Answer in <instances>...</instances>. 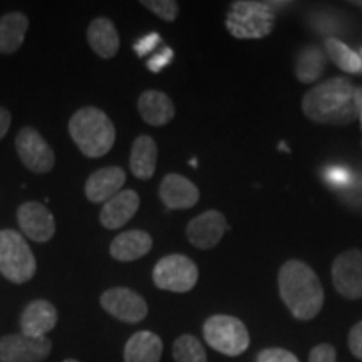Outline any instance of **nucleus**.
<instances>
[{
    "mask_svg": "<svg viewBox=\"0 0 362 362\" xmlns=\"http://www.w3.org/2000/svg\"><path fill=\"white\" fill-rule=\"evenodd\" d=\"M257 362H300L297 359L296 354L291 351L280 349V347H270V349H264L257 356Z\"/></svg>",
    "mask_w": 362,
    "mask_h": 362,
    "instance_id": "obj_28",
    "label": "nucleus"
},
{
    "mask_svg": "<svg viewBox=\"0 0 362 362\" xmlns=\"http://www.w3.org/2000/svg\"><path fill=\"white\" fill-rule=\"evenodd\" d=\"M160 198L166 208L187 210L197 205L200 200V192L188 178L178 173H170L161 181Z\"/></svg>",
    "mask_w": 362,
    "mask_h": 362,
    "instance_id": "obj_14",
    "label": "nucleus"
},
{
    "mask_svg": "<svg viewBox=\"0 0 362 362\" xmlns=\"http://www.w3.org/2000/svg\"><path fill=\"white\" fill-rule=\"evenodd\" d=\"M279 293L298 320H312L324 305V288L305 262L288 260L279 270Z\"/></svg>",
    "mask_w": 362,
    "mask_h": 362,
    "instance_id": "obj_1",
    "label": "nucleus"
},
{
    "mask_svg": "<svg viewBox=\"0 0 362 362\" xmlns=\"http://www.w3.org/2000/svg\"><path fill=\"white\" fill-rule=\"evenodd\" d=\"M356 88L344 78H334L312 88L304 96L302 110L309 119L324 126H346L357 119Z\"/></svg>",
    "mask_w": 362,
    "mask_h": 362,
    "instance_id": "obj_2",
    "label": "nucleus"
},
{
    "mask_svg": "<svg viewBox=\"0 0 362 362\" xmlns=\"http://www.w3.org/2000/svg\"><path fill=\"white\" fill-rule=\"evenodd\" d=\"M126 173L119 166H107L94 171L86 181V197L93 203H106L121 192Z\"/></svg>",
    "mask_w": 362,
    "mask_h": 362,
    "instance_id": "obj_15",
    "label": "nucleus"
},
{
    "mask_svg": "<svg viewBox=\"0 0 362 362\" xmlns=\"http://www.w3.org/2000/svg\"><path fill=\"white\" fill-rule=\"evenodd\" d=\"M62 362H79L78 359H66V361H62Z\"/></svg>",
    "mask_w": 362,
    "mask_h": 362,
    "instance_id": "obj_36",
    "label": "nucleus"
},
{
    "mask_svg": "<svg viewBox=\"0 0 362 362\" xmlns=\"http://www.w3.org/2000/svg\"><path fill=\"white\" fill-rule=\"evenodd\" d=\"M347 344H349V351L352 352V356L362 361V320L351 329Z\"/></svg>",
    "mask_w": 362,
    "mask_h": 362,
    "instance_id": "obj_30",
    "label": "nucleus"
},
{
    "mask_svg": "<svg viewBox=\"0 0 362 362\" xmlns=\"http://www.w3.org/2000/svg\"><path fill=\"white\" fill-rule=\"evenodd\" d=\"M29 19L22 12H11L0 17V54H12L21 49L25 39Z\"/></svg>",
    "mask_w": 362,
    "mask_h": 362,
    "instance_id": "obj_23",
    "label": "nucleus"
},
{
    "mask_svg": "<svg viewBox=\"0 0 362 362\" xmlns=\"http://www.w3.org/2000/svg\"><path fill=\"white\" fill-rule=\"evenodd\" d=\"M88 42L94 52L103 59L115 57L119 51V34L112 21L98 17L89 24Z\"/></svg>",
    "mask_w": 362,
    "mask_h": 362,
    "instance_id": "obj_21",
    "label": "nucleus"
},
{
    "mask_svg": "<svg viewBox=\"0 0 362 362\" xmlns=\"http://www.w3.org/2000/svg\"><path fill=\"white\" fill-rule=\"evenodd\" d=\"M138 110L144 123L151 126H165L175 117V104L161 90L149 89L138 99Z\"/></svg>",
    "mask_w": 362,
    "mask_h": 362,
    "instance_id": "obj_19",
    "label": "nucleus"
},
{
    "mask_svg": "<svg viewBox=\"0 0 362 362\" xmlns=\"http://www.w3.org/2000/svg\"><path fill=\"white\" fill-rule=\"evenodd\" d=\"M332 282L342 297L349 300L362 298V250L351 248L334 260Z\"/></svg>",
    "mask_w": 362,
    "mask_h": 362,
    "instance_id": "obj_11",
    "label": "nucleus"
},
{
    "mask_svg": "<svg viewBox=\"0 0 362 362\" xmlns=\"http://www.w3.org/2000/svg\"><path fill=\"white\" fill-rule=\"evenodd\" d=\"M57 324V309L49 300L37 298L25 307L21 315L22 334L30 337H45Z\"/></svg>",
    "mask_w": 362,
    "mask_h": 362,
    "instance_id": "obj_16",
    "label": "nucleus"
},
{
    "mask_svg": "<svg viewBox=\"0 0 362 362\" xmlns=\"http://www.w3.org/2000/svg\"><path fill=\"white\" fill-rule=\"evenodd\" d=\"M325 178H327V181H330V183L347 185L351 181V173H349V171L342 170V168H336V170L327 171Z\"/></svg>",
    "mask_w": 362,
    "mask_h": 362,
    "instance_id": "obj_33",
    "label": "nucleus"
},
{
    "mask_svg": "<svg viewBox=\"0 0 362 362\" xmlns=\"http://www.w3.org/2000/svg\"><path fill=\"white\" fill-rule=\"evenodd\" d=\"M35 269V257L25 238L13 230H0V274L12 284H25Z\"/></svg>",
    "mask_w": 362,
    "mask_h": 362,
    "instance_id": "obj_5",
    "label": "nucleus"
},
{
    "mask_svg": "<svg viewBox=\"0 0 362 362\" xmlns=\"http://www.w3.org/2000/svg\"><path fill=\"white\" fill-rule=\"evenodd\" d=\"M203 337L211 349L228 357L243 354L250 346V334L242 320L233 315H211L203 324Z\"/></svg>",
    "mask_w": 362,
    "mask_h": 362,
    "instance_id": "obj_6",
    "label": "nucleus"
},
{
    "mask_svg": "<svg viewBox=\"0 0 362 362\" xmlns=\"http://www.w3.org/2000/svg\"><path fill=\"white\" fill-rule=\"evenodd\" d=\"M11 121H12L11 112H8V110H6V107L0 106V139L7 134L8 128H11Z\"/></svg>",
    "mask_w": 362,
    "mask_h": 362,
    "instance_id": "obj_34",
    "label": "nucleus"
},
{
    "mask_svg": "<svg viewBox=\"0 0 362 362\" xmlns=\"http://www.w3.org/2000/svg\"><path fill=\"white\" fill-rule=\"evenodd\" d=\"M158 146L151 136H139L131 148L129 166L136 178L149 180L156 171Z\"/></svg>",
    "mask_w": 362,
    "mask_h": 362,
    "instance_id": "obj_22",
    "label": "nucleus"
},
{
    "mask_svg": "<svg viewBox=\"0 0 362 362\" xmlns=\"http://www.w3.org/2000/svg\"><path fill=\"white\" fill-rule=\"evenodd\" d=\"M161 42V37L158 34H148L146 37H143V39H139L138 42L134 44V51L138 52V56H146V54L149 52V51H153V49L156 47L158 44Z\"/></svg>",
    "mask_w": 362,
    "mask_h": 362,
    "instance_id": "obj_31",
    "label": "nucleus"
},
{
    "mask_svg": "<svg viewBox=\"0 0 362 362\" xmlns=\"http://www.w3.org/2000/svg\"><path fill=\"white\" fill-rule=\"evenodd\" d=\"M153 282L158 288L168 292H189L198 282V267L192 259L173 253L155 265Z\"/></svg>",
    "mask_w": 362,
    "mask_h": 362,
    "instance_id": "obj_7",
    "label": "nucleus"
},
{
    "mask_svg": "<svg viewBox=\"0 0 362 362\" xmlns=\"http://www.w3.org/2000/svg\"><path fill=\"white\" fill-rule=\"evenodd\" d=\"M16 149L22 165L33 173H49L54 168L56 158L52 148L37 129L30 126L22 128L16 138Z\"/></svg>",
    "mask_w": 362,
    "mask_h": 362,
    "instance_id": "obj_8",
    "label": "nucleus"
},
{
    "mask_svg": "<svg viewBox=\"0 0 362 362\" xmlns=\"http://www.w3.org/2000/svg\"><path fill=\"white\" fill-rule=\"evenodd\" d=\"M69 134L81 153L88 158L104 156L116 141V129L110 116L93 106L83 107L72 115Z\"/></svg>",
    "mask_w": 362,
    "mask_h": 362,
    "instance_id": "obj_3",
    "label": "nucleus"
},
{
    "mask_svg": "<svg viewBox=\"0 0 362 362\" xmlns=\"http://www.w3.org/2000/svg\"><path fill=\"white\" fill-rule=\"evenodd\" d=\"M171 59H173V51H171V49H168V47H165L160 54H156V56L153 57L151 61H148L149 71H153V72L161 71L163 67L168 64Z\"/></svg>",
    "mask_w": 362,
    "mask_h": 362,
    "instance_id": "obj_32",
    "label": "nucleus"
},
{
    "mask_svg": "<svg viewBox=\"0 0 362 362\" xmlns=\"http://www.w3.org/2000/svg\"><path fill=\"white\" fill-rule=\"evenodd\" d=\"M354 99H356L357 117H359V121H361V129H362V88H356Z\"/></svg>",
    "mask_w": 362,
    "mask_h": 362,
    "instance_id": "obj_35",
    "label": "nucleus"
},
{
    "mask_svg": "<svg viewBox=\"0 0 362 362\" xmlns=\"http://www.w3.org/2000/svg\"><path fill=\"white\" fill-rule=\"evenodd\" d=\"M163 341L151 330H139L128 339L124 346V362H160Z\"/></svg>",
    "mask_w": 362,
    "mask_h": 362,
    "instance_id": "obj_20",
    "label": "nucleus"
},
{
    "mask_svg": "<svg viewBox=\"0 0 362 362\" xmlns=\"http://www.w3.org/2000/svg\"><path fill=\"white\" fill-rule=\"evenodd\" d=\"M325 69V54L320 47L309 45L298 52L296 61V74L300 83H314L317 78H320Z\"/></svg>",
    "mask_w": 362,
    "mask_h": 362,
    "instance_id": "obj_24",
    "label": "nucleus"
},
{
    "mask_svg": "<svg viewBox=\"0 0 362 362\" xmlns=\"http://www.w3.org/2000/svg\"><path fill=\"white\" fill-rule=\"evenodd\" d=\"M143 7H146L148 11L156 13L158 17L166 22H173L178 17L180 7L178 4L173 2V0H143Z\"/></svg>",
    "mask_w": 362,
    "mask_h": 362,
    "instance_id": "obj_27",
    "label": "nucleus"
},
{
    "mask_svg": "<svg viewBox=\"0 0 362 362\" xmlns=\"http://www.w3.org/2000/svg\"><path fill=\"white\" fill-rule=\"evenodd\" d=\"M153 248L151 235L143 230H129L124 232L111 242L110 253L117 262H133L148 255Z\"/></svg>",
    "mask_w": 362,
    "mask_h": 362,
    "instance_id": "obj_18",
    "label": "nucleus"
},
{
    "mask_svg": "<svg viewBox=\"0 0 362 362\" xmlns=\"http://www.w3.org/2000/svg\"><path fill=\"white\" fill-rule=\"evenodd\" d=\"M51 352L49 337H30L22 332L0 337V362H42Z\"/></svg>",
    "mask_w": 362,
    "mask_h": 362,
    "instance_id": "obj_9",
    "label": "nucleus"
},
{
    "mask_svg": "<svg viewBox=\"0 0 362 362\" xmlns=\"http://www.w3.org/2000/svg\"><path fill=\"white\" fill-rule=\"evenodd\" d=\"M309 362H337V354L330 344H319L309 354Z\"/></svg>",
    "mask_w": 362,
    "mask_h": 362,
    "instance_id": "obj_29",
    "label": "nucleus"
},
{
    "mask_svg": "<svg viewBox=\"0 0 362 362\" xmlns=\"http://www.w3.org/2000/svg\"><path fill=\"white\" fill-rule=\"evenodd\" d=\"M228 228L223 214L216 210H208L198 215L187 226V237L189 243L202 250H210L216 247Z\"/></svg>",
    "mask_w": 362,
    "mask_h": 362,
    "instance_id": "obj_13",
    "label": "nucleus"
},
{
    "mask_svg": "<svg viewBox=\"0 0 362 362\" xmlns=\"http://www.w3.org/2000/svg\"><path fill=\"white\" fill-rule=\"evenodd\" d=\"M226 29L235 39H264L275 27V12L270 4L238 0L226 13Z\"/></svg>",
    "mask_w": 362,
    "mask_h": 362,
    "instance_id": "obj_4",
    "label": "nucleus"
},
{
    "mask_svg": "<svg viewBox=\"0 0 362 362\" xmlns=\"http://www.w3.org/2000/svg\"><path fill=\"white\" fill-rule=\"evenodd\" d=\"M17 223L27 238L37 243L49 242L56 233L54 215L49 211V208L37 202L22 203L17 210Z\"/></svg>",
    "mask_w": 362,
    "mask_h": 362,
    "instance_id": "obj_12",
    "label": "nucleus"
},
{
    "mask_svg": "<svg viewBox=\"0 0 362 362\" xmlns=\"http://www.w3.org/2000/svg\"><path fill=\"white\" fill-rule=\"evenodd\" d=\"M325 54H327L330 61L336 64L339 69L349 74H357L362 71V59L359 54L347 47L346 44L336 37H329L324 44Z\"/></svg>",
    "mask_w": 362,
    "mask_h": 362,
    "instance_id": "obj_25",
    "label": "nucleus"
},
{
    "mask_svg": "<svg viewBox=\"0 0 362 362\" xmlns=\"http://www.w3.org/2000/svg\"><path fill=\"white\" fill-rule=\"evenodd\" d=\"M101 307L115 319L126 324H138L148 315L146 300L128 287H115L104 292Z\"/></svg>",
    "mask_w": 362,
    "mask_h": 362,
    "instance_id": "obj_10",
    "label": "nucleus"
},
{
    "mask_svg": "<svg viewBox=\"0 0 362 362\" xmlns=\"http://www.w3.org/2000/svg\"><path fill=\"white\" fill-rule=\"evenodd\" d=\"M175 362H208L203 344L192 334H183L173 344Z\"/></svg>",
    "mask_w": 362,
    "mask_h": 362,
    "instance_id": "obj_26",
    "label": "nucleus"
},
{
    "mask_svg": "<svg viewBox=\"0 0 362 362\" xmlns=\"http://www.w3.org/2000/svg\"><path fill=\"white\" fill-rule=\"evenodd\" d=\"M139 194L133 189H121L116 197L104 203L101 210V223L107 230H117L133 218L139 208Z\"/></svg>",
    "mask_w": 362,
    "mask_h": 362,
    "instance_id": "obj_17",
    "label": "nucleus"
}]
</instances>
